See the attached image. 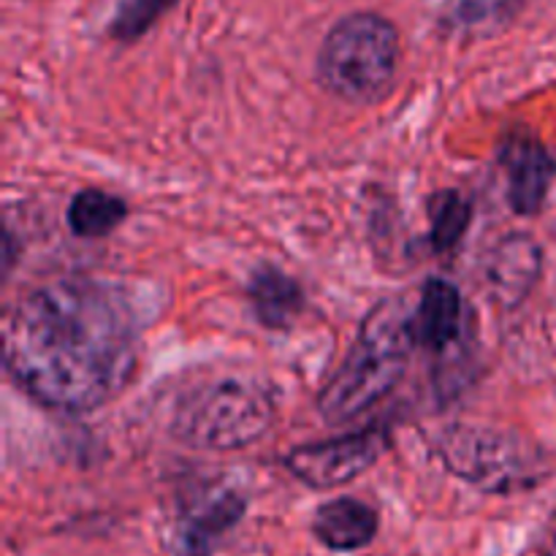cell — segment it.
<instances>
[{
    "label": "cell",
    "instance_id": "obj_12",
    "mask_svg": "<svg viewBox=\"0 0 556 556\" xmlns=\"http://www.w3.org/2000/svg\"><path fill=\"white\" fill-rule=\"evenodd\" d=\"M248 293L255 318L266 329H288L304 309L302 286L293 277H288L286 271L275 269V266H261L250 277Z\"/></svg>",
    "mask_w": 556,
    "mask_h": 556
},
{
    "label": "cell",
    "instance_id": "obj_8",
    "mask_svg": "<svg viewBox=\"0 0 556 556\" xmlns=\"http://www.w3.org/2000/svg\"><path fill=\"white\" fill-rule=\"evenodd\" d=\"M500 163L508 172V204L516 215L535 217L546 204L556 177L552 152L530 134H514L500 147Z\"/></svg>",
    "mask_w": 556,
    "mask_h": 556
},
{
    "label": "cell",
    "instance_id": "obj_16",
    "mask_svg": "<svg viewBox=\"0 0 556 556\" xmlns=\"http://www.w3.org/2000/svg\"><path fill=\"white\" fill-rule=\"evenodd\" d=\"M519 0H459L454 5V22L465 27H481L500 22L516 9Z\"/></svg>",
    "mask_w": 556,
    "mask_h": 556
},
{
    "label": "cell",
    "instance_id": "obj_9",
    "mask_svg": "<svg viewBox=\"0 0 556 556\" xmlns=\"http://www.w3.org/2000/svg\"><path fill=\"white\" fill-rule=\"evenodd\" d=\"M462 331V296L451 282L427 280L416 313H413V337L427 351L443 353L456 342Z\"/></svg>",
    "mask_w": 556,
    "mask_h": 556
},
{
    "label": "cell",
    "instance_id": "obj_3",
    "mask_svg": "<svg viewBox=\"0 0 556 556\" xmlns=\"http://www.w3.org/2000/svg\"><path fill=\"white\" fill-rule=\"evenodd\" d=\"M275 424V396L258 380L223 378L195 386L177 400L168 432L195 451H239Z\"/></svg>",
    "mask_w": 556,
    "mask_h": 556
},
{
    "label": "cell",
    "instance_id": "obj_7",
    "mask_svg": "<svg viewBox=\"0 0 556 556\" xmlns=\"http://www.w3.org/2000/svg\"><path fill=\"white\" fill-rule=\"evenodd\" d=\"M248 500L237 489L217 486L195 497L174 527V548L179 556H212L217 543L242 521Z\"/></svg>",
    "mask_w": 556,
    "mask_h": 556
},
{
    "label": "cell",
    "instance_id": "obj_4",
    "mask_svg": "<svg viewBox=\"0 0 556 556\" xmlns=\"http://www.w3.org/2000/svg\"><path fill=\"white\" fill-rule=\"evenodd\" d=\"M400 68V33L386 16L356 11L337 22L318 52V79L348 103L380 101Z\"/></svg>",
    "mask_w": 556,
    "mask_h": 556
},
{
    "label": "cell",
    "instance_id": "obj_14",
    "mask_svg": "<svg viewBox=\"0 0 556 556\" xmlns=\"http://www.w3.org/2000/svg\"><path fill=\"white\" fill-rule=\"evenodd\" d=\"M472 206L459 190H438L429 199V242L434 253H451L470 228Z\"/></svg>",
    "mask_w": 556,
    "mask_h": 556
},
{
    "label": "cell",
    "instance_id": "obj_2",
    "mask_svg": "<svg viewBox=\"0 0 556 556\" xmlns=\"http://www.w3.org/2000/svg\"><path fill=\"white\" fill-rule=\"evenodd\" d=\"M413 342V309L400 299L378 304L364 318L345 362L320 391V416L329 424H348L372 410L405 378Z\"/></svg>",
    "mask_w": 556,
    "mask_h": 556
},
{
    "label": "cell",
    "instance_id": "obj_13",
    "mask_svg": "<svg viewBox=\"0 0 556 556\" xmlns=\"http://www.w3.org/2000/svg\"><path fill=\"white\" fill-rule=\"evenodd\" d=\"M125 217H128V204L119 195L98 188L79 190L68 204V226L81 239L109 237L114 228L123 226Z\"/></svg>",
    "mask_w": 556,
    "mask_h": 556
},
{
    "label": "cell",
    "instance_id": "obj_11",
    "mask_svg": "<svg viewBox=\"0 0 556 556\" xmlns=\"http://www.w3.org/2000/svg\"><path fill=\"white\" fill-rule=\"evenodd\" d=\"M541 275V248L527 233H510L489 261V282L505 304H519Z\"/></svg>",
    "mask_w": 556,
    "mask_h": 556
},
{
    "label": "cell",
    "instance_id": "obj_6",
    "mask_svg": "<svg viewBox=\"0 0 556 556\" xmlns=\"http://www.w3.org/2000/svg\"><path fill=\"white\" fill-rule=\"evenodd\" d=\"M389 443L391 438L386 427L362 429V432L342 434L334 440L296 445L286 456V467L304 486L324 492V489L345 486L364 476L369 467L378 465Z\"/></svg>",
    "mask_w": 556,
    "mask_h": 556
},
{
    "label": "cell",
    "instance_id": "obj_15",
    "mask_svg": "<svg viewBox=\"0 0 556 556\" xmlns=\"http://www.w3.org/2000/svg\"><path fill=\"white\" fill-rule=\"evenodd\" d=\"M177 0H123L114 14L109 33H112L117 41H134V38L144 36L152 25L157 22V16Z\"/></svg>",
    "mask_w": 556,
    "mask_h": 556
},
{
    "label": "cell",
    "instance_id": "obj_5",
    "mask_svg": "<svg viewBox=\"0 0 556 556\" xmlns=\"http://www.w3.org/2000/svg\"><path fill=\"white\" fill-rule=\"evenodd\" d=\"M438 456L454 476L492 494H510L541 478V456L519 438L500 429L456 424L434 440Z\"/></svg>",
    "mask_w": 556,
    "mask_h": 556
},
{
    "label": "cell",
    "instance_id": "obj_1",
    "mask_svg": "<svg viewBox=\"0 0 556 556\" xmlns=\"http://www.w3.org/2000/svg\"><path fill=\"white\" fill-rule=\"evenodd\" d=\"M141 320L123 286L60 277L20 299L3 334L11 378L49 410L92 413L134 378Z\"/></svg>",
    "mask_w": 556,
    "mask_h": 556
},
{
    "label": "cell",
    "instance_id": "obj_10",
    "mask_svg": "<svg viewBox=\"0 0 556 556\" xmlns=\"http://www.w3.org/2000/svg\"><path fill=\"white\" fill-rule=\"evenodd\" d=\"M313 532L331 552H356L378 535V514L362 500H331L315 514Z\"/></svg>",
    "mask_w": 556,
    "mask_h": 556
}]
</instances>
